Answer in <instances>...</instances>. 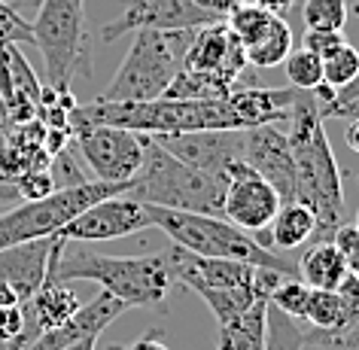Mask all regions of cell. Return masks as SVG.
<instances>
[{"instance_id":"obj_40","label":"cell","mask_w":359,"mask_h":350,"mask_svg":"<svg viewBox=\"0 0 359 350\" xmlns=\"http://www.w3.org/2000/svg\"><path fill=\"white\" fill-rule=\"evenodd\" d=\"M344 140H347V149L359 156V119L350 122V128H347V134H344Z\"/></svg>"},{"instance_id":"obj_13","label":"cell","mask_w":359,"mask_h":350,"mask_svg":"<svg viewBox=\"0 0 359 350\" xmlns=\"http://www.w3.org/2000/svg\"><path fill=\"white\" fill-rule=\"evenodd\" d=\"M244 137V161L277 192L280 204L295 201V161L292 147L280 122H265L241 131Z\"/></svg>"},{"instance_id":"obj_25","label":"cell","mask_w":359,"mask_h":350,"mask_svg":"<svg viewBox=\"0 0 359 350\" xmlns=\"http://www.w3.org/2000/svg\"><path fill=\"white\" fill-rule=\"evenodd\" d=\"M359 74V52L350 43H341L332 52L323 55V83L332 88H344L347 83H353Z\"/></svg>"},{"instance_id":"obj_23","label":"cell","mask_w":359,"mask_h":350,"mask_svg":"<svg viewBox=\"0 0 359 350\" xmlns=\"http://www.w3.org/2000/svg\"><path fill=\"white\" fill-rule=\"evenodd\" d=\"M286 79H290V88H299V92H313L323 83V58L311 49H292L283 61Z\"/></svg>"},{"instance_id":"obj_46","label":"cell","mask_w":359,"mask_h":350,"mask_svg":"<svg viewBox=\"0 0 359 350\" xmlns=\"http://www.w3.org/2000/svg\"><path fill=\"white\" fill-rule=\"evenodd\" d=\"M0 350H6V347H4V344H0Z\"/></svg>"},{"instance_id":"obj_27","label":"cell","mask_w":359,"mask_h":350,"mask_svg":"<svg viewBox=\"0 0 359 350\" xmlns=\"http://www.w3.org/2000/svg\"><path fill=\"white\" fill-rule=\"evenodd\" d=\"M311 286L302 283V277H280V283L268 295V304L277 311H283L292 320H304V308H308Z\"/></svg>"},{"instance_id":"obj_5","label":"cell","mask_w":359,"mask_h":350,"mask_svg":"<svg viewBox=\"0 0 359 350\" xmlns=\"http://www.w3.org/2000/svg\"><path fill=\"white\" fill-rule=\"evenodd\" d=\"M152 208V226L161 229L170 238V244L186 250L195 256H210V259H238L250 262L256 268H271L286 277H299V265L292 259L274 256L268 247H262L250 231L231 226L222 217L210 213H186V210H168V208Z\"/></svg>"},{"instance_id":"obj_34","label":"cell","mask_w":359,"mask_h":350,"mask_svg":"<svg viewBox=\"0 0 359 350\" xmlns=\"http://www.w3.org/2000/svg\"><path fill=\"white\" fill-rule=\"evenodd\" d=\"M198 10H204V13H210L213 19H219V22H226L231 13L238 10L241 4H247V0H192Z\"/></svg>"},{"instance_id":"obj_45","label":"cell","mask_w":359,"mask_h":350,"mask_svg":"<svg viewBox=\"0 0 359 350\" xmlns=\"http://www.w3.org/2000/svg\"><path fill=\"white\" fill-rule=\"evenodd\" d=\"M353 226H359V210H356V222H353Z\"/></svg>"},{"instance_id":"obj_17","label":"cell","mask_w":359,"mask_h":350,"mask_svg":"<svg viewBox=\"0 0 359 350\" xmlns=\"http://www.w3.org/2000/svg\"><path fill=\"white\" fill-rule=\"evenodd\" d=\"M125 311L128 308H125L119 299H113L110 292L101 290L88 304H79L74 317H67L61 326L37 335L25 350H65L70 344H79V341L97 338L113 320H119Z\"/></svg>"},{"instance_id":"obj_41","label":"cell","mask_w":359,"mask_h":350,"mask_svg":"<svg viewBox=\"0 0 359 350\" xmlns=\"http://www.w3.org/2000/svg\"><path fill=\"white\" fill-rule=\"evenodd\" d=\"M10 304H19V295H15L10 286L0 281V308H10Z\"/></svg>"},{"instance_id":"obj_7","label":"cell","mask_w":359,"mask_h":350,"mask_svg":"<svg viewBox=\"0 0 359 350\" xmlns=\"http://www.w3.org/2000/svg\"><path fill=\"white\" fill-rule=\"evenodd\" d=\"M192 31H134L113 83L101 101H156L183 65Z\"/></svg>"},{"instance_id":"obj_36","label":"cell","mask_w":359,"mask_h":350,"mask_svg":"<svg viewBox=\"0 0 359 350\" xmlns=\"http://www.w3.org/2000/svg\"><path fill=\"white\" fill-rule=\"evenodd\" d=\"M0 4H4L6 10H13L15 15H22V19L31 22V15L37 13V6L43 4V0H0Z\"/></svg>"},{"instance_id":"obj_42","label":"cell","mask_w":359,"mask_h":350,"mask_svg":"<svg viewBox=\"0 0 359 350\" xmlns=\"http://www.w3.org/2000/svg\"><path fill=\"white\" fill-rule=\"evenodd\" d=\"M95 344H97V338H88V341H79V344H70L65 350H95Z\"/></svg>"},{"instance_id":"obj_2","label":"cell","mask_w":359,"mask_h":350,"mask_svg":"<svg viewBox=\"0 0 359 350\" xmlns=\"http://www.w3.org/2000/svg\"><path fill=\"white\" fill-rule=\"evenodd\" d=\"M286 137L292 147L295 161V201L317 217V235L323 241L332 238L344 222V189H341V168L329 147L323 116L313 92H302L292 104V113L286 119Z\"/></svg>"},{"instance_id":"obj_8","label":"cell","mask_w":359,"mask_h":350,"mask_svg":"<svg viewBox=\"0 0 359 350\" xmlns=\"http://www.w3.org/2000/svg\"><path fill=\"white\" fill-rule=\"evenodd\" d=\"M70 131L95 180L131 183L143 168V134L116 125H76Z\"/></svg>"},{"instance_id":"obj_18","label":"cell","mask_w":359,"mask_h":350,"mask_svg":"<svg viewBox=\"0 0 359 350\" xmlns=\"http://www.w3.org/2000/svg\"><path fill=\"white\" fill-rule=\"evenodd\" d=\"M43 88L34 76L31 65L25 61L19 46L0 49V107L10 125H25L37 119Z\"/></svg>"},{"instance_id":"obj_14","label":"cell","mask_w":359,"mask_h":350,"mask_svg":"<svg viewBox=\"0 0 359 350\" xmlns=\"http://www.w3.org/2000/svg\"><path fill=\"white\" fill-rule=\"evenodd\" d=\"M170 156L189 161L208 174L229 177V170L244 161L241 131H186V134H149Z\"/></svg>"},{"instance_id":"obj_35","label":"cell","mask_w":359,"mask_h":350,"mask_svg":"<svg viewBox=\"0 0 359 350\" xmlns=\"http://www.w3.org/2000/svg\"><path fill=\"white\" fill-rule=\"evenodd\" d=\"M329 344H332V347H338V350H359V317L350 323L344 332H338V335L332 338Z\"/></svg>"},{"instance_id":"obj_28","label":"cell","mask_w":359,"mask_h":350,"mask_svg":"<svg viewBox=\"0 0 359 350\" xmlns=\"http://www.w3.org/2000/svg\"><path fill=\"white\" fill-rule=\"evenodd\" d=\"M271 19L274 15L271 13H265V10H259V6H253V4H241L235 13L226 19V25H229V31L235 34V37L241 40V46H250L259 34H262L268 25H271Z\"/></svg>"},{"instance_id":"obj_11","label":"cell","mask_w":359,"mask_h":350,"mask_svg":"<svg viewBox=\"0 0 359 350\" xmlns=\"http://www.w3.org/2000/svg\"><path fill=\"white\" fill-rule=\"evenodd\" d=\"M277 210H280L277 192L247 161H241V165L229 170L226 198H222V220H229L231 226L250 231V235L265 247V231L271 226Z\"/></svg>"},{"instance_id":"obj_22","label":"cell","mask_w":359,"mask_h":350,"mask_svg":"<svg viewBox=\"0 0 359 350\" xmlns=\"http://www.w3.org/2000/svg\"><path fill=\"white\" fill-rule=\"evenodd\" d=\"M244 52H247L250 67H262V70L280 67L286 61V55L292 52V28L286 25L283 15H274L271 25H268V28L259 34Z\"/></svg>"},{"instance_id":"obj_12","label":"cell","mask_w":359,"mask_h":350,"mask_svg":"<svg viewBox=\"0 0 359 350\" xmlns=\"http://www.w3.org/2000/svg\"><path fill=\"white\" fill-rule=\"evenodd\" d=\"M210 13L198 10L192 0H128V6L116 15L113 22H107L101 28L104 43H116L125 34L134 31H198L204 25H213Z\"/></svg>"},{"instance_id":"obj_32","label":"cell","mask_w":359,"mask_h":350,"mask_svg":"<svg viewBox=\"0 0 359 350\" xmlns=\"http://www.w3.org/2000/svg\"><path fill=\"white\" fill-rule=\"evenodd\" d=\"M22 326H25L22 304H10V308H0V344L10 347L13 341L22 335Z\"/></svg>"},{"instance_id":"obj_37","label":"cell","mask_w":359,"mask_h":350,"mask_svg":"<svg viewBox=\"0 0 359 350\" xmlns=\"http://www.w3.org/2000/svg\"><path fill=\"white\" fill-rule=\"evenodd\" d=\"M247 4H253V6H259V10H265L271 15H283L295 6V0H247Z\"/></svg>"},{"instance_id":"obj_16","label":"cell","mask_w":359,"mask_h":350,"mask_svg":"<svg viewBox=\"0 0 359 350\" xmlns=\"http://www.w3.org/2000/svg\"><path fill=\"white\" fill-rule=\"evenodd\" d=\"M174 283L186 290H241L256 281V265L238 262V259H210V256H195L170 244L165 250Z\"/></svg>"},{"instance_id":"obj_44","label":"cell","mask_w":359,"mask_h":350,"mask_svg":"<svg viewBox=\"0 0 359 350\" xmlns=\"http://www.w3.org/2000/svg\"><path fill=\"white\" fill-rule=\"evenodd\" d=\"M0 13H13V10H6V6H4V4H0Z\"/></svg>"},{"instance_id":"obj_10","label":"cell","mask_w":359,"mask_h":350,"mask_svg":"<svg viewBox=\"0 0 359 350\" xmlns=\"http://www.w3.org/2000/svg\"><path fill=\"white\" fill-rule=\"evenodd\" d=\"M192 74H201L213 79L219 88L226 92H235L238 79L247 74V52L241 46V40L229 31L226 22H213L204 25V28L192 31V40L186 46L183 65Z\"/></svg>"},{"instance_id":"obj_29","label":"cell","mask_w":359,"mask_h":350,"mask_svg":"<svg viewBox=\"0 0 359 350\" xmlns=\"http://www.w3.org/2000/svg\"><path fill=\"white\" fill-rule=\"evenodd\" d=\"M323 119H359V74L353 83L335 88V97L320 107Z\"/></svg>"},{"instance_id":"obj_30","label":"cell","mask_w":359,"mask_h":350,"mask_svg":"<svg viewBox=\"0 0 359 350\" xmlns=\"http://www.w3.org/2000/svg\"><path fill=\"white\" fill-rule=\"evenodd\" d=\"M332 244L344 259L347 271L350 274H359V226H350V222H341V226L332 231Z\"/></svg>"},{"instance_id":"obj_4","label":"cell","mask_w":359,"mask_h":350,"mask_svg":"<svg viewBox=\"0 0 359 350\" xmlns=\"http://www.w3.org/2000/svg\"><path fill=\"white\" fill-rule=\"evenodd\" d=\"M229 177L208 174L189 161L170 156L156 137L143 134V168L131 180V195L156 208L186 210V213H210L222 217Z\"/></svg>"},{"instance_id":"obj_38","label":"cell","mask_w":359,"mask_h":350,"mask_svg":"<svg viewBox=\"0 0 359 350\" xmlns=\"http://www.w3.org/2000/svg\"><path fill=\"white\" fill-rule=\"evenodd\" d=\"M125 350H170V347L158 338V332H147V335L137 338L131 347H125Z\"/></svg>"},{"instance_id":"obj_33","label":"cell","mask_w":359,"mask_h":350,"mask_svg":"<svg viewBox=\"0 0 359 350\" xmlns=\"http://www.w3.org/2000/svg\"><path fill=\"white\" fill-rule=\"evenodd\" d=\"M341 43H347L341 31H308V34L302 37V46L311 49V52H317L320 58L326 55V52H332L335 46H341Z\"/></svg>"},{"instance_id":"obj_47","label":"cell","mask_w":359,"mask_h":350,"mask_svg":"<svg viewBox=\"0 0 359 350\" xmlns=\"http://www.w3.org/2000/svg\"><path fill=\"white\" fill-rule=\"evenodd\" d=\"M0 137H4V131H0Z\"/></svg>"},{"instance_id":"obj_24","label":"cell","mask_w":359,"mask_h":350,"mask_svg":"<svg viewBox=\"0 0 359 350\" xmlns=\"http://www.w3.org/2000/svg\"><path fill=\"white\" fill-rule=\"evenodd\" d=\"M304 347V332L292 317L268 304V320H265V350H302Z\"/></svg>"},{"instance_id":"obj_6","label":"cell","mask_w":359,"mask_h":350,"mask_svg":"<svg viewBox=\"0 0 359 350\" xmlns=\"http://www.w3.org/2000/svg\"><path fill=\"white\" fill-rule=\"evenodd\" d=\"M31 43L43 55L49 88L70 92L76 76L92 79L86 0H43L31 15Z\"/></svg>"},{"instance_id":"obj_19","label":"cell","mask_w":359,"mask_h":350,"mask_svg":"<svg viewBox=\"0 0 359 350\" xmlns=\"http://www.w3.org/2000/svg\"><path fill=\"white\" fill-rule=\"evenodd\" d=\"M313 235H317V217L311 213V208H304L302 201H286L274 213L271 226L265 231V241H271L280 250H295L308 244Z\"/></svg>"},{"instance_id":"obj_39","label":"cell","mask_w":359,"mask_h":350,"mask_svg":"<svg viewBox=\"0 0 359 350\" xmlns=\"http://www.w3.org/2000/svg\"><path fill=\"white\" fill-rule=\"evenodd\" d=\"M19 198H22V195H19V189H15V186L0 183V213L10 210V208H15V201H19Z\"/></svg>"},{"instance_id":"obj_21","label":"cell","mask_w":359,"mask_h":350,"mask_svg":"<svg viewBox=\"0 0 359 350\" xmlns=\"http://www.w3.org/2000/svg\"><path fill=\"white\" fill-rule=\"evenodd\" d=\"M344 274H347V265L332 241L313 244L299 262V277L311 290H335Z\"/></svg>"},{"instance_id":"obj_43","label":"cell","mask_w":359,"mask_h":350,"mask_svg":"<svg viewBox=\"0 0 359 350\" xmlns=\"http://www.w3.org/2000/svg\"><path fill=\"white\" fill-rule=\"evenodd\" d=\"M0 119H4V122H6V116H4V107H0ZM6 125H10V122H6Z\"/></svg>"},{"instance_id":"obj_1","label":"cell","mask_w":359,"mask_h":350,"mask_svg":"<svg viewBox=\"0 0 359 350\" xmlns=\"http://www.w3.org/2000/svg\"><path fill=\"white\" fill-rule=\"evenodd\" d=\"M299 88H235L226 97L195 101H92L74 107L70 128L76 125H116L137 134H186V131H244L265 122H286Z\"/></svg>"},{"instance_id":"obj_9","label":"cell","mask_w":359,"mask_h":350,"mask_svg":"<svg viewBox=\"0 0 359 350\" xmlns=\"http://www.w3.org/2000/svg\"><path fill=\"white\" fill-rule=\"evenodd\" d=\"M152 229V208L147 201L134 198L131 192L110 195V198L92 204L79 217H74L65 229H58L61 241L67 244H95V241H116Z\"/></svg>"},{"instance_id":"obj_15","label":"cell","mask_w":359,"mask_h":350,"mask_svg":"<svg viewBox=\"0 0 359 350\" xmlns=\"http://www.w3.org/2000/svg\"><path fill=\"white\" fill-rule=\"evenodd\" d=\"M67 241L61 238H34V241H19L0 250V281L19 295V304H25L34 292L46 283L49 268L65 250Z\"/></svg>"},{"instance_id":"obj_20","label":"cell","mask_w":359,"mask_h":350,"mask_svg":"<svg viewBox=\"0 0 359 350\" xmlns=\"http://www.w3.org/2000/svg\"><path fill=\"white\" fill-rule=\"evenodd\" d=\"M265 320L268 299L253 302L235 320L219 323V347L217 350H265Z\"/></svg>"},{"instance_id":"obj_26","label":"cell","mask_w":359,"mask_h":350,"mask_svg":"<svg viewBox=\"0 0 359 350\" xmlns=\"http://www.w3.org/2000/svg\"><path fill=\"white\" fill-rule=\"evenodd\" d=\"M302 22L308 31H344L347 0H304Z\"/></svg>"},{"instance_id":"obj_3","label":"cell","mask_w":359,"mask_h":350,"mask_svg":"<svg viewBox=\"0 0 359 350\" xmlns=\"http://www.w3.org/2000/svg\"><path fill=\"white\" fill-rule=\"evenodd\" d=\"M52 281H95L104 292L119 299L125 308H158L165 304L168 292L174 290V274H170L168 256H107L95 250L79 247L70 253L67 244L49 268Z\"/></svg>"},{"instance_id":"obj_31","label":"cell","mask_w":359,"mask_h":350,"mask_svg":"<svg viewBox=\"0 0 359 350\" xmlns=\"http://www.w3.org/2000/svg\"><path fill=\"white\" fill-rule=\"evenodd\" d=\"M31 43V22L15 13H0V49Z\"/></svg>"}]
</instances>
